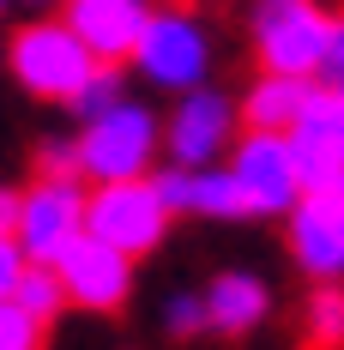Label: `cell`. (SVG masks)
Instances as JSON below:
<instances>
[{
	"instance_id": "6da1fadb",
	"label": "cell",
	"mask_w": 344,
	"mask_h": 350,
	"mask_svg": "<svg viewBox=\"0 0 344 350\" xmlns=\"http://www.w3.org/2000/svg\"><path fill=\"white\" fill-rule=\"evenodd\" d=\"M0 61L12 72V85L36 97V103H72V91L85 85V72L97 67V55L79 42L61 12H42V18H25L18 31L0 42Z\"/></svg>"
},
{
	"instance_id": "7a4b0ae2",
	"label": "cell",
	"mask_w": 344,
	"mask_h": 350,
	"mask_svg": "<svg viewBox=\"0 0 344 350\" xmlns=\"http://www.w3.org/2000/svg\"><path fill=\"white\" fill-rule=\"evenodd\" d=\"M127 67H133L151 91H163V97L194 91V85H206L211 67H217V36H211V25L194 6H151V18H145V31H139Z\"/></svg>"
},
{
	"instance_id": "3957f363",
	"label": "cell",
	"mask_w": 344,
	"mask_h": 350,
	"mask_svg": "<svg viewBox=\"0 0 344 350\" xmlns=\"http://www.w3.org/2000/svg\"><path fill=\"white\" fill-rule=\"evenodd\" d=\"M79 175L85 181H127V175H151L163 157V121L139 97L97 109L79 121Z\"/></svg>"
},
{
	"instance_id": "277c9868",
	"label": "cell",
	"mask_w": 344,
	"mask_h": 350,
	"mask_svg": "<svg viewBox=\"0 0 344 350\" xmlns=\"http://www.w3.org/2000/svg\"><path fill=\"white\" fill-rule=\"evenodd\" d=\"M175 211L163 206V193L151 187V175H127V181H91L85 187V230L103 236L109 247L121 254H157L163 236H170Z\"/></svg>"
},
{
	"instance_id": "5b68a950",
	"label": "cell",
	"mask_w": 344,
	"mask_h": 350,
	"mask_svg": "<svg viewBox=\"0 0 344 350\" xmlns=\"http://www.w3.org/2000/svg\"><path fill=\"white\" fill-rule=\"evenodd\" d=\"M326 31H332V12H320V0H254V12H248V42L266 72L314 79Z\"/></svg>"
},
{
	"instance_id": "8992f818",
	"label": "cell",
	"mask_w": 344,
	"mask_h": 350,
	"mask_svg": "<svg viewBox=\"0 0 344 350\" xmlns=\"http://www.w3.org/2000/svg\"><path fill=\"white\" fill-rule=\"evenodd\" d=\"M230 175L241 187V206L248 217H284V211L302 200V170H296V151L290 133L278 127H248L230 145Z\"/></svg>"
},
{
	"instance_id": "52a82bcc",
	"label": "cell",
	"mask_w": 344,
	"mask_h": 350,
	"mask_svg": "<svg viewBox=\"0 0 344 350\" xmlns=\"http://www.w3.org/2000/svg\"><path fill=\"white\" fill-rule=\"evenodd\" d=\"M236 127H241V109L236 97H224L217 85H194V91H175V109L163 115V157L170 163H217L230 157L236 145Z\"/></svg>"
},
{
	"instance_id": "ba28073f",
	"label": "cell",
	"mask_w": 344,
	"mask_h": 350,
	"mask_svg": "<svg viewBox=\"0 0 344 350\" xmlns=\"http://www.w3.org/2000/svg\"><path fill=\"white\" fill-rule=\"evenodd\" d=\"M55 272H61V290H67V308H85V314H121L133 302V254L109 247L103 236L79 230L61 254H55Z\"/></svg>"
},
{
	"instance_id": "9c48e42d",
	"label": "cell",
	"mask_w": 344,
	"mask_h": 350,
	"mask_svg": "<svg viewBox=\"0 0 344 350\" xmlns=\"http://www.w3.org/2000/svg\"><path fill=\"white\" fill-rule=\"evenodd\" d=\"M85 187H91L85 175H36L31 187H18L12 236L25 247V260H55L85 230Z\"/></svg>"
},
{
	"instance_id": "30bf717a",
	"label": "cell",
	"mask_w": 344,
	"mask_h": 350,
	"mask_svg": "<svg viewBox=\"0 0 344 350\" xmlns=\"http://www.w3.org/2000/svg\"><path fill=\"white\" fill-rule=\"evenodd\" d=\"M290 260L308 284L344 278V193L339 187H302V200L284 211Z\"/></svg>"
},
{
	"instance_id": "8fae6325",
	"label": "cell",
	"mask_w": 344,
	"mask_h": 350,
	"mask_svg": "<svg viewBox=\"0 0 344 350\" xmlns=\"http://www.w3.org/2000/svg\"><path fill=\"white\" fill-rule=\"evenodd\" d=\"M61 18L79 31V42L97 61H121L127 67L139 31L151 18V0H61Z\"/></svg>"
},
{
	"instance_id": "7c38bea8",
	"label": "cell",
	"mask_w": 344,
	"mask_h": 350,
	"mask_svg": "<svg viewBox=\"0 0 344 350\" xmlns=\"http://www.w3.org/2000/svg\"><path fill=\"white\" fill-rule=\"evenodd\" d=\"M200 296H206V332L217 338H248L272 314V284L260 272H217Z\"/></svg>"
},
{
	"instance_id": "4fadbf2b",
	"label": "cell",
	"mask_w": 344,
	"mask_h": 350,
	"mask_svg": "<svg viewBox=\"0 0 344 350\" xmlns=\"http://www.w3.org/2000/svg\"><path fill=\"white\" fill-rule=\"evenodd\" d=\"M314 97V79H302V72H266L260 67V79L241 91V121L248 127H278V133H290L296 121H302V109H308Z\"/></svg>"
},
{
	"instance_id": "5bb4252c",
	"label": "cell",
	"mask_w": 344,
	"mask_h": 350,
	"mask_svg": "<svg viewBox=\"0 0 344 350\" xmlns=\"http://www.w3.org/2000/svg\"><path fill=\"white\" fill-rule=\"evenodd\" d=\"M181 217H217V224H236V217H248V206H241V187H236V175H230V163H224V157H217V163H194V170H187Z\"/></svg>"
},
{
	"instance_id": "9a60e30c",
	"label": "cell",
	"mask_w": 344,
	"mask_h": 350,
	"mask_svg": "<svg viewBox=\"0 0 344 350\" xmlns=\"http://www.w3.org/2000/svg\"><path fill=\"white\" fill-rule=\"evenodd\" d=\"M12 302H18V308L42 326V332L67 314V290H61L55 260H25V272H18V284H12Z\"/></svg>"
},
{
	"instance_id": "2e32d148",
	"label": "cell",
	"mask_w": 344,
	"mask_h": 350,
	"mask_svg": "<svg viewBox=\"0 0 344 350\" xmlns=\"http://www.w3.org/2000/svg\"><path fill=\"white\" fill-rule=\"evenodd\" d=\"M290 151H296L302 187H339L344 193V145L320 139L314 127H290Z\"/></svg>"
},
{
	"instance_id": "e0dca14e",
	"label": "cell",
	"mask_w": 344,
	"mask_h": 350,
	"mask_svg": "<svg viewBox=\"0 0 344 350\" xmlns=\"http://www.w3.org/2000/svg\"><path fill=\"white\" fill-rule=\"evenodd\" d=\"M302 338L308 345H326V350L344 345V278L308 290V302H302Z\"/></svg>"
},
{
	"instance_id": "ac0fdd59",
	"label": "cell",
	"mask_w": 344,
	"mask_h": 350,
	"mask_svg": "<svg viewBox=\"0 0 344 350\" xmlns=\"http://www.w3.org/2000/svg\"><path fill=\"white\" fill-rule=\"evenodd\" d=\"M127 97V72H121V61H97V67L85 72V85L72 91V115L85 121V115H97V109H109V103H121Z\"/></svg>"
},
{
	"instance_id": "d6986e66",
	"label": "cell",
	"mask_w": 344,
	"mask_h": 350,
	"mask_svg": "<svg viewBox=\"0 0 344 350\" xmlns=\"http://www.w3.org/2000/svg\"><path fill=\"white\" fill-rule=\"evenodd\" d=\"M296 127H314L320 139L344 145V91L314 79V97H308V109H302V121H296Z\"/></svg>"
},
{
	"instance_id": "ffe728a7",
	"label": "cell",
	"mask_w": 344,
	"mask_h": 350,
	"mask_svg": "<svg viewBox=\"0 0 344 350\" xmlns=\"http://www.w3.org/2000/svg\"><path fill=\"white\" fill-rule=\"evenodd\" d=\"M163 332L170 338H206V296L200 290H175L163 302Z\"/></svg>"
},
{
	"instance_id": "44dd1931",
	"label": "cell",
	"mask_w": 344,
	"mask_h": 350,
	"mask_svg": "<svg viewBox=\"0 0 344 350\" xmlns=\"http://www.w3.org/2000/svg\"><path fill=\"white\" fill-rule=\"evenodd\" d=\"M36 345H42V326L12 296H0V350H36Z\"/></svg>"
},
{
	"instance_id": "7402d4cb",
	"label": "cell",
	"mask_w": 344,
	"mask_h": 350,
	"mask_svg": "<svg viewBox=\"0 0 344 350\" xmlns=\"http://www.w3.org/2000/svg\"><path fill=\"white\" fill-rule=\"evenodd\" d=\"M36 175H79V139L72 133L36 139Z\"/></svg>"
},
{
	"instance_id": "603a6c76",
	"label": "cell",
	"mask_w": 344,
	"mask_h": 350,
	"mask_svg": "<svg viewBox=\"0 0 344 350\" xmlns=\"http://www.w3.org/2000/svg\"><path fill=\"white\" fill-rule=\"evenodd\" d=\"M320 85H339L344 91V18H332V31H326V49H320V67H314Z\"/></svg>"
},
{
	"instance_id": "cb8c5ba5",
	"label": "cell",
	"mask_w": 344,
	"mask_h": 350,
	"mask_svg": "<svg viewBox=\"0 0 344 350\" xmlns=\"http://www.w3.org/2000/svg\"><path fill=\"white\" fill-rule=\"evenodd\" d=\"M18 272H25V247H18V236H12V230H0V296H12Z\"/></svg>"
},
{
	"instance_id": "d4e9b609",
	"label": "cell",
	"mask_w": 344,
	"mask_h": 350,
	"mask_svg": "<svg viewBox=\"0 0 344 350\" xmlns=\"http://www.w3.org/2000/svg\"><path fill=\"white\" fill-rule=\"evenodd\" d=\"M12 211H18V187L0 181V230H12Z\"/></svg>"
},
{
	"instance_id": "484cf974",
	"label": "cell",
	"mask_w": 344,
	"mask_h": 350,
	"mask_svg": "<svg viewBox=\"0 0 344 350\" xmlns=\"http://www.w3.org/2000/svg\"><path fill=\"white\" fill-rule=\"evenodd\" d=\"M31 6H61V0H31Z\"/></svg>"
},
{
	"instance_id": "4316f807",
	"label": "cell",
	"mask_w": 344,
	"mask_h": 350,
	"mask_svg": "<svg viewBox=\"0 0 344 350\" xmlns=\"http://www.w3.org/2000/svg\"><path fill=\"white\" fill-rule=\"evenodd\" d=\"M6 6H12V0H0V12H6Z\"/></svg>"
}]
</instances>
